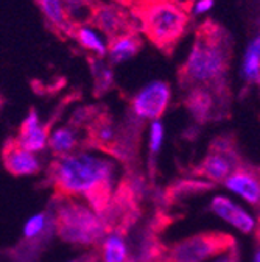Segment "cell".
Here are the masks:
<instances>
[{"mask_svg": "<svg viewBox=\"0 0 260 262\" xmlns=\"http://www.w3.org/2000/svg\"><path fill=\"white\" fill-rule=\"evenodd\" d=\"M49 135H50L49 126L42 125L38 113L35 110H31L20 125L17 141L25 150L35 153L47 147Z\"/></svg>", "mask_w": 260, "mask_h": 262, "instance_id": "obj_10", "label": "cell"}, {"mask_svg": "<svg viewBox=\"0 0 260 262\" xmlns=\"http://www.w3.org/2000/svg\"><path fill=\"white\" fill-rule=\"evenodd\" d=\"M92 24L99 28L108 38H114L126 31V22L123 13L112 5L97 7L92 14Z\"/></svg>", "mask_w": 260, "mask_h": 262, "instance_id": "obj_14", "label": "cell"}, {"mask_svg": "<svg viewBox=\"0 0 260 262\" xmlns=\"http://www.w3.org/2000/svg\"><path fill=\"white\" fill-rule=\"evenodd\" d=\"M115 166L109 159L89 153H72L52 161L47 181L55 190V199L84 196L95 214H102L114 193Z\"/></svg>", "mask_w": 260, "mask_h": 262, "instance_id": "obj_1", "label": "cell"}, {"mask_svg": "<svg viewBox=\"0 0 260 262\" xmlns=\"http://www.w3.org/2000/svg\"><path fill=\"white\" fill-rule=\"evenodd\" d=\"M214 184L210 181H195V180H182V181H178L175 184H172L169 189H167V193H166V199L169 202H173L179 196H187V195H193V193H200V192H204V190H209L212 189Z\"/></svg>", "mask_w": 260, "mask_h": 262, "instance_id": "obj_22", "label": "cell"}, {"mask_svg": "<svg viewBox=\"0 0 260 262\" xmlns=\"http://www.w3.org/2000/svg\"><path fill=\"white\" fill-rule=\"evenodd\" d=\"M78 144H80L78 136L72 126L56 128L52 135H49V141H47V145L50 147V150L53 151L56 158H62V156L75 153Z\"/></svg>", "mask_w": 260, "mask_h": 262, "instance_id": "obj_16", "label": "cell"}, {"mask_svg": "<svg viewBox=\"0 0 260 262\" xmlns=\"http://www.w3.org/2000/svg\"><path fill=\"white\" fill-rule=\"evenodd\" d=\"M102 262H128L125 234L112 231L102 242Z\"/></svg>", "mask_w": 260, "mask_h": 262, "instance_id": "obj_19", "label": "cell"}, {"mask_svg": "<svg viewBox=\"0 0 260 262\" xmlns=\"http://www.w3.org/2000/svg\"><path fill=\"white\" fill-rule=\"evenodd\" d=\"M227 69L224 42L214 35L198 36L184 64V77L193 86L218 84Z\"/></svg>", "mask_w": 260, "mask_h": 262, "instance_id": "obj_3", "label": "cell"}, {"mask_svg": "<svg viewBox=\"0 0 260 262\" xmlns=\"http://www.w3.org/2000/svg\"><path fill=\"white\" fill-rule=\"evenodd\" d=\"M224 184L229 187L232 192L243 196L248 203L255 205V206L258 205L260 186H258V170H257V167L243 164V166L235 169L229 177L224 180Z\"/></svg>", "mask_w": 260, "mask_h": 262, "instance_id": "obj_9", "label": "cell"}, {"mask_svg": "<svg viewBox=\"0 0 260 262\" xmlns=\"http://www.w3.org/2000/svg\"><path fill=\"white\" fill-rule=\"evenodd\" d=\"M119 136H120V129L112 122V119L106 117V116L97 117L89 126V144H90V147L105 150L108 153H111L112 148L115 147Z\"/></svg>", "mask_w": 260, "mask_h": 262, "instance_id": "obj_13", "label": "cell"}, {"mask_svg": "<svg viewBox=\"0 0 260 262\" xmlns=\"http://www.w3.org/2000/svg\"><path fill=\"white\" fill-rule=\"evenodd\" d=\"M69 20L74 25L90 22L93 10L97 8L95 0H62Z\"/></svg>", "mask_w": 260, "mask_h": 262, "instance_id": "obj_21", "label": "cell"}, {"mask_svg": "<svg viewBox=\"0 0 260 262\" xmlns=\"http://www.w3.org/2000/svg\"><path fill=\"white\" fill-rule=\"evenodd\" d=\"M72 31L75 35V39L78 41V44L84 50L90 52L95 58H99V59L106 58L109 38L105 35V33H102L99 28H97L92 22L75 25Z\"/></svg>", "mask_w": 260, "mask_h": 262, "instance_id": "obj_12", "label": "cell"}, {"mask_svg": "<svg viewBox=\"0 0 260 262\" xmlns=\"http://www.w3.org/2000/svg\"><path fill=\"white\" fill-rule=\"evenodd\" d=\"M164 141V126L160 120H151L150 123V151L157 153Z\"/></svg>", "mask_w": 260, "mask_h": 262, "instance_id": "obj_25", "label": "cell"}, {"mask_svg": "<svg viewBox=\"0 0 260 262\" xmlns=\"http://www.w3.org/2000/svg\"><path fill=\"white\" fill-rule=\"evenodd\" d=\"M234 236L223 231H204L173 244L166 250L169 262H204L234 250Z\"/></svg>", "mask_w": 260, "mask_h": 262, "instance_id": "obj_5", "label": "cell"}, {"mask_svg": "<svg viewBox=\"0 0 260 262\" xmlns=\"http://www.w3.org/2000/svg\"><path fill=\"white\" fill-rule=\"evenodd\" d=\"M53 223L58 236L70 244L100 245L108 236L99 214L74 199H59Z\"/></svg>", "mask_w": 260, "mask_h": 262, "instance_id": "obj_2", "label": "cell"}, {"mask_svg": "<svg viewBox=\"0 0 260 262\" xmlns=\"http://www.w3.org/2000/svg\"><path fill=\"white\" fill-rule=\"evenodd\" d=\"M187 106H188L190 113L198 120H206L212 114L214 98L207 89L197 88L190 92V95L187 98Z\"/></svg>", "mask_w": 260, "mask_h": 262, "instance_id": "obj_20", "label": "cell"}, {"mask_svg": "<svg viewBox=\"0 0 260 262\" xmlns=\"http://www.w3.org/2000/svg\"><path fill=\"white\" fill-rule=\"evenodd\" d=\"M214 262H239V253H237V248L231 250V251H227L224 253V256L215 259Z\"/></svg>", "mask_w": 260, "mask_h": 262, "instance_id": "obj_27", "label": "cell"}, {"mask_svg": "<svg viewBox=\"0 0 260 262\" xmlns=\"http://www.w3.org/2000/svg\"><path fill=\"white\" fill-rule=\"evenodd\" d=\"M172 100L169 83L153 80L145 84L131 100V114L139 120H159Z\"/></svg>", "mask_w": 260, "mask_h": 262, "instance_id": "obj_7", "label": "cell"}, {"mask_svg": "<svg viewBox=\"0 0 260 262\" xmlns=\"http://www.w3.org/2000/svg\"><path fill=\"white\" fill-rule=\"evenodd\" d=\"M140 49V41L133 33H120V35L109 39L108 44V53L106 58L109 59V64L117 66L129 61L137 55Z\"/></svg>", "mask_w": 260, "mask_h": 262, "instance_id": "obj_15", "label": "cell"}, {"mask_svg": "<svg viewBox=\"0 0 260 262\" xmlns=\"http://www.w3.org/2000/svg\"><path fill=\"white\" fill-rule=\"evenodd\" d=\"M254 262H260V253H258V250L255 251V256H254Z\"/></svg>", "mask_w": 260, "mask_h": 262, "instance_id": "obj_28", "label": "cell"}, {"mask_svg": "<svg viewBox=\"0 0 260 262\" xmlns=\"http://www.w3.org/2000/svg\"><path fill=\"white\" fill-rule=\"evenodd\" d=\"M215 5V0H197V2L193 4V8H192V13L195 16H201V14H206L209 13Z\"/></svg>", "mask_w": 260, "mask_h": 262, "instance_id": "obj_26", "label": "cell"}, {"mask_svg": "<svg viewBox=\"0 0 260 262\" xmlns=\"http://www.w3.org/2000/svg\"><path fill=\"white\" fill-rule=\"evenodd\" d=\"M92 71L95 75V81H97V88L100 91H108L112 83H114V77H112V71H111V66L106 64L105 59H99L97 58L92 64Z\"/></svg>", "mask_w": 260, "mask_h": 262, "instance_id": "obj_23", "label": "cell"}, {"mask_svg": "<svg viewBox=\"0 0 260 262\" xmlns=\"http://www.w3.org/2000/svg\"><path fill=\"white\" fill-rule=\"evenodd\" d=\"M242 77L249 84H258L260 80V38L251 39L242 58Z\"/></svg>", "mask_w": 260, "mask_h": 262, "instance_id": "obj_17", "label": "cell"}, {"mask_svg": "<svg viewBox=\"0 0 260 262\" xmlns=\"http://www.w3.org/2000/svg\"><path fill=\"white\" fill-rule=\"evenodd\" d=\"M187 13L169 0L153 2L144 14V28L153 42L160 47L175 44L185 31Z\"/></svg>", "mask_w": 260, "mask_h": 262, "instance_id": "obj_4", "label": "cell"}, {"mask_svg": "<svg viewBox=\"0 0 260 262\" xmlns=\"http://www.w3.org/2000/svg\"><path fill=\"white\" fill-rule=\"evenodd\" d=\"M2 162L8 173L14 177H25V175H36L41 170V164L38 158L25 150L17 138L8 139L2 148Z\"/></svg>", "mask_w": 260, "mask_h": 262, "instance_id": "obj_8", "label": "cell"}, {"mask_svg": "<svg viewBox=\"0 0 260 262\" xmlns=\"http://www.w3.org/2000/svg\"><path fill=\"white\" fill-rule=\"evenodd\" d=\"M210 211L223 220L229 222L232 226H235L245 234L252 233V229L255 228L254 219L243 208H240L229 199H226V196H215L210 203Z\"/></svg>", "mask_w": 260, "mask_h": 262, "instance_id": "obj_11", "label": "cell"}, {"mask_svg": "<svg viewBox=\"0 0 260 262\" xmlns=\"http://www.w3.org/2000/svg\"><path fill=\"white\" fill-rule=\"evenodd\" d=\"M151 262H169L167 259H156V260H151Z\"/></svg>", "mask_w": 260, "mask_h": 262, "instance_id": "obj_29", "label": "cell"}, {"mask_svg": "<svg viewBox=\"0 0 260 262\" xmlns=\"http://www.w3.org/2000/svg\"><path fill=\"white\" fill-rule=\"evenodd\" d=\"M243 164L234 142L227 138H218L210 144L209 153L195 169V175L203 177L210 183H221Z\"/></svg>", "mask_w": 260, "mask_h": 262, "instance_id": "obj_6", "label": "cell"}, {"mask_svg": "<svg viewBox=\"0 0 260 262\" xmlns=\"http://www.w3.org/2000/svg\"><path fill=\"white\" fill-rule=\"evenodd\" d=\"M47 225V215L45 214H38L35 217H31L27 225H25V229H23V234L27 239H33L36 236H39L42 231H44V228Z\"/></svg>", "mask_w": 260, "mask_h": 262, "instance_id": "obj_24", "label": "cell"}, {"mask_svg": "<svg viewBox=\"0 0 260 262\" xmlns=\"http://www.w3.org/2000/svg\"><path fill=\"white\" fill-rule=\"evenodd\" d=\"M0 105H2V100H0Z\"/></svg>", "mask_w": 260, "mask_h": 262, "instance_id": "obj_31", "label": "cell"}, {"mask_svg": "<svg viewBox=\"0 0 260 262\" xmlns=\"http://www.w3.org/2000/svg\"><path fill=\"white\" fill-rule=\"evenodd\" d=\"M72 262H78V260H72Z\"/></svg>", "mask_w": 260, "mask_h": 262, "instance_id": "obj_30", "label": "cell"}, {"mask_svg": "<svg viewBox=\"0 0 260 262\" xmlns=\"http://www.w3.org/2000/svg\"><path fill=\"white\" fill-rule=\"evenodd\" d=\"M38 5L45 17V20L61 30V31H72L74 30V24L69 20L67 13H66V7H64L62 0H38Z\"/></svg>", "mask_w": 260, "mask_h": 262, "instance_id": "obj_18", "label": "cell"}]
</instances>
